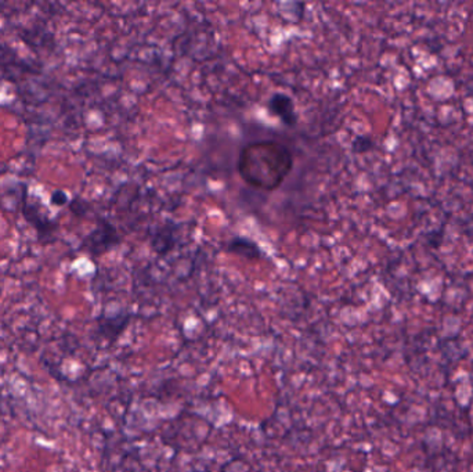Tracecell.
<instances>
[{"label":"cell","instance_id":"277c9868","mask_svg":"<svg viewBox=\"0 0 473 472\" xmlns=\"http://www.w3.org/2000/svg\"><path fill=\"white\" fill-rule=\"evenodd\" d=\"M226 251L238 256H244L246 259H262L263 251L262 248L251 238L237 236L227 243Z\"/></svg>","mask_w":473,"mask_h":472},{"label":"cell","instance_id":"8992f818","mask_svg":"<svg viewBox=\"0 0 473 472\" xmlns=\"http://www.w3.org/2000/svg\"><path fill=\"white\" fill-rule=\"evenodd\" d=\"M68 203V197L63 190H54L52 194V204L56 207H63Z\"/></svg>","mask_w":473,"mask_h":472},{"label":"cell","instance_id":"7a4b0ae2","mask_svg":"<svg viewBox=\"0 0 473 472\" xmlns=\"http://www.w3.org/2000/svg\"><path fill=\"white\" fill-rule=\"evenodd\" d=\"M119 234L112 223L101 219L96 229L83 240L82 248L90 255L101 256L119 243Z\"/></svg>","mask_w":473,"mask_h":472},{"label":"cell","instance_id":"5b68a950","mask_svg":"<svg viewBox=\"0 0 473 472\" xmlns=\"http://www.w3.org/2000/svg\"><path fill=\"white\" fill-rule=\"evenodd\" d=\"M24 215L25 218L36 227V230L39 232V234H50V232L54 229V223L52 220H49L48 218H42V215H39L36 212V209L34 207H25L24 208Z\"/></svg>","mask_w":473,"mask_h":472},{"label":"cell","instance_id":"3957f363","mask_svg":"<svg viewBox=\"0 0 473 472\" xmlns=\"http://www.w3.org/2000/svg\"><path fill=\"white\" fill-rule=\"evenodd\" d=\"M269 111L277 116L285 126L293 127L297 125V112L293 99L285 93H274L269 100Z\"/></svg>","mask_w":473,"mask_h":472},{"label":"cell","instance_id":"6da1fadb","mask_svg":"<svg viewBox=\"0 0 473 472\" xmlns=\"http://www.w3.org/2000/svg\"><path fill=\"white\" fill-rule=\"evenodd\" d=\"M292 155L286 147L277 141L264 140L249 143L240 155L238 171L251 186L262 190H275L288 174L270 165H292Z\"/></svg>","mask_w":473,"mask_h":472}]
</instances>
